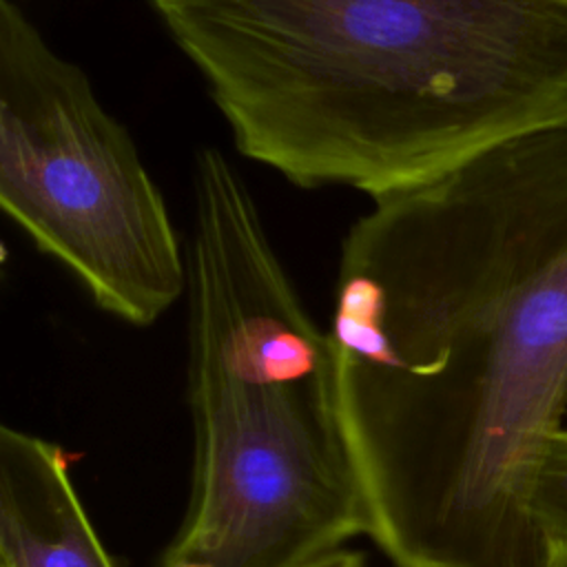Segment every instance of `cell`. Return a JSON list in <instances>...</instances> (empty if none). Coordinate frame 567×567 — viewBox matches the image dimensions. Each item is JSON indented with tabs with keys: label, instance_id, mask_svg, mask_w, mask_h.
<instances>
[{
	"label": "cell",
	"instance_id": "obj_1",
	"mask_svg": "<svg viewBox=\"0 0 567 567\" xmlns=\"http://www.w3.org/2000/svg\"><path fill=\"white\" fill-rule=\"evenodd\" d=\"M368 536L396 567H543L567 408V199L498 155L374 199L328 330Z\"/></svg>",
	"mask_w": 567,
	"mask_h": 567
},
{
	"label": "cell",
	"instance_id": "obj_2",
	"mask_svg": "<svg viewBox=\"0 0 567 567\" xmlns=\"http://www.w3.org/2000/svg\"><path fill=\"white\" fill-rule=\"evenodd\" d=\"M248 159L372 199L567 124V0H151Z\"/></svg>",
	"mask_w": 567,
	"mask_h": 567
},
{
	"label": "cell",
	"instance_id": "obj_3",
	"mask_svg": "<svg viewBox=\"0 0 567 567\" xmlns=\"http://www.w3.org/2000/svg\"><path fill=\"white\" fill-rule=\"evenodd\" d=\"M186 275L193 472L162 558L301 567L368 534L332 339L303 308L246 179L215 146L195 155Z\"/></svg>",
	"mask_w": 567,
	"mask_h": 567
},
{
	"label": "cell",
	"instance_id": "obj_4",
	"mask_svg": "<svg viewBox=\"0 0 567 567\" xmlns=\"http://www.w3.org/2000/svg\"><path fill=\"white\" fill-rule=\"evenodd\" d=\"M0 204L126 323L186 295V250L133 137L16 0H0Z\"/></svg>",
	"mask_w": 567,
	"mask_h": 567
},
{
	"label": "cell",
	"instance_id": "obj_5",
	"mask_svg": "<svg viewBox=\"0 0 567 567\" xmlns=\"http://www.w3.org/2000/svg\"><path fill=\"white\" fill-rule=\"evenodd\" d=\"M0 567H115L53 441L0 427Z\"/></svg>",
	"mask_w": 567,
	"mask_h": 567
},
{
	"label": "cell",
	"instance_id": "obj_6",
	"mask_svg": "<svg viewBox=\"0 0 567 567\" xmlns=\"http://www.w3.org/2000/svg\"><path fill=\"white\" fill-rule=\"evenodd\" d=\"M534 514L540 529L567 534V425L551 439L538 472Z\"/></svg>",
	"mask_w": 567,
	"mask_h": 567
},
{
	"label": "cell",
	"instance_id": "obj_7",
	"mask_svg": "<svg viewBox=\"0 0 567 567\" xmlns=\"http://www.w3.org/2000/svg\"><path fill=\"white\" fill-rule=\"evenodd\" d=\"M301 567H368V558L363 551L350 549V547H339L332 551H326Z\"/></svg>",
	"mask_w": 567,
	"mask_h": 567
},
{
	"label": "cell",
	"instance_id": "obj_8",
	"mask_svg": "<svg viewBox=\"0 0 567 567\" xmlns=\"http://www.w3.org/2000/svg\"><path fill=\"white\" fill-rule=\"evenodd\" d=\"M543 567H567V534H558V532L545 534Z\"/></svg>",
	"mask_w": 567,
	"mask_h": 567
}]
</instances>
